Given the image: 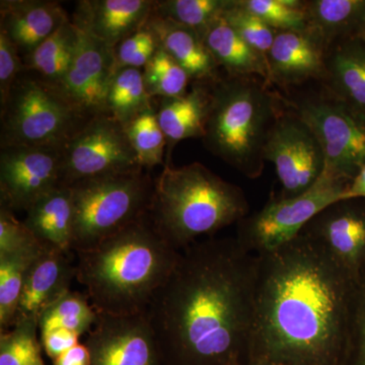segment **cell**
I'll return each mask as SVG.
<instances>
[{"label": "cell", "instance_id": "23", "mask_svg": "<svg viewBox=\"0 0 365 365\" xmlns=\"http://www.w3.org/2000/svg\"><path fill=\"white\" fill-rule=\"evenodd\" d=\"M334 44L326 59L332 95L365 115V41L349 37Z\"/></svg>", "mask_w": 365, "mask_h": 365}, {"label": "cell", "instance_id": "21", "mask_svg": "<svg viewBox=\"0 0 365 365\" xmlns=\"http://www.w3.org/2000/svg\"><path fill=\"white\" fill-rule=\"evenodd\" d=\"M208 83H196L191 91L179 97L160 98L155 106L170 153L184 139L203 138L211 102Z\"/></svg>", "mask_w": 365, "mask_h": 365}, {"label": "cell", "instance_id": "5", "mask_svg": "<svg viewBox=\"0 0 365 365\" xmlns=\"http://www.w3.org/2000/svg\"><path fill=\"white\" fill-rule=\"evenodd\" d=\"M277 119L275 98L256 79H216L211 88L204 146L244 176L257 179L263 173L266 143Z\"/></svg>", "mask_w": 365, "mask_h": 365}, {"label": "cell", "instance_id": "30", "mask_svg": "<svg viewBox=\"0 0 365 365\" xmlns=\"http://www.w3.org/2000/svg\"><path fill=\"white\" fill-rule=\"evenodd\" d=\"M232 4V0H162L155 1L153 14L192 29L201 37Z\"/></svg>", "mask_w": 365, "mask_h": 365}, {"label": "cell", "instance_id": "2", "mask_svg": "<svg viewBox=\"0 0 365 365\" xmlns=\"http://www.w3.org/2000/svg\"><path fill=\"white\" fill-rule=\"evenodd\" d=\"M256 273L257 255L235 237L182 250L146 311L167 365L247 362Z\"/></svg>", "mask_w": 365, "mask_h": 365}, {"label": "cell", "instance_id": "15", "mask_svg": "<svg viewBox=\"0 0 365 365\" xmlns=\"http://www.w3.org/2000/svg\"><path fill=\"white\" fill-rule=\"evenodd\" d=\"M78 34L73 61L59 86L88 117L108 114V93L116 72L114 50L81 29Z\"/></svg>", "mask_w": 365, "mask_h": 365}, {"label": "cell", "instance_id": "25", "mask_svg": "<svg viewBox=\"0 0 365 365\" xmlns=\"http://www.w3.org/2000/svg\"><path fill=\"white\" fill-rule=\"evenodd\" d=\"M309 28L331 43L356 37L365 14V0H311L304 1Z\"/></svg>", "mask_w": 365, "mask_h": 365}, {"label": "cell", "instance_id": "26", "mask_svg": "<svg viewBox=\"0 0 365 365\" xmlns=\"http://www.w3.org/2000/svg\"><path fill=\"white\" fill-rule=\"evenodd\" d=\"M78 40V26L71 20L66 21L30 55L24 57L26 71L54 85H61L73 61Z\"/></svg>", "mask_w": 365, "mask_h": 365}, {"label": "cell", "instance_id": "27", "mask_svg": "<svg viewBox=\"0 0 365 365\" xmlns=\"http://www.w3.org/2000/svg\"><path fill=\"white\" fill-rule=\"evenodd\" d=\"M153 107L144 83L143 69L125 67L115 72L107 97V113L125 127Z\"/></svg>", "mask_w": 365, "mask_h": 365}, {"label": "cell", "instance_id": "7", "mask_svg": "<svg viewBox=\"0 0 365 365\" xmlns=\"http://www.w3.org/2000/svg\"><path fill=\"white\" fill-rule=\"evenodd\" d=\"M155 180L141 169L83 180L71 185L74 222L72 250L86 251L148 215Z\"/></svg>", "mask_w": 365, "mask_h": 365}, {"label": "cell", "instance_id": "12", "mask_svg": "<svg viewBox=\"0 0 365 365\" xmlns=\"http://www.w3.org/2000/svg\"><path fill=\"white\" fill-rule=\"evenodd\" d=\"M63 148L9 146L0 148V207L28 211L61 186Z\"/></svg>", "mask_w": 365, "mask_h": 365}, {"label": "cell", "instance_id": "8", "mask_svg": "<svg viewBox=\"0 0 365 365\" xmlns=\"http://www.w3.org/2000/svg\"><path fill=\"white\" fill-rule=\"evenodd\" d=\"M350 182L324 173L306 193L273 198L261 210L237 222V241L249 253L262 255L287 244L307 223L337 201L344 200Z\"/></svg>", "mask_w": 365, "mask_h": 365}, {"label": "cell", "instance_id": "32", "mask_svg": "<svg viewBox=\"0 0 365 365\" xmlns=\"http://www.w3.org/2000/svg\"><path fill=\"white\" fill-rule=\"evenodd\" d=\"M39 322L21 319L0 335V365H45L38 339Z\"/></svg>", "mask_w": 365, "mask_h": 365}, {"label": "cell", "instance_id": "31", "mask_svg": "<svg viewBox=\"0 0 365 365\" xmlns=\"http://www.w3.org/2000/svg\"><path fill=\"white\" fill-rule=\"evenodd\" d=\"M141 167L148 170L163 165L167 138L158 123L155 105L125 127Z\"/></svg>", "mask_w": 365, "mask_h": 365}, {"label": "cell", "instance_id": "4", "mask_svg": "<svg viewBox=\"0 0 365 365\" xmlns=\"http://www.w3.org/2000/svg\"><path fill=\"white\" fill-rule=\"evenodd\" d=\"M248 212L242 190L202 163L173 167L167 163L155 179L148 216L163 239L182 251L198 237H212L239 222Z\"/></svg>", "mask_w": 365, "mask_h": 365}, {"label": "cell", "instance_id": "41", "mask_svg": "<svg viewBox=\"0 0 365 365\" xmlns=\"http://www.w3.org/2000/svg\"><path fill=\"white\" fill-rule=\"evenodd\" d=\"M54 365H90L91 356L85 344H76L53 360Z\"/></svg>", "mask_w": 365, "mask_h": 365}, {"label": "cell", "instance_id": "35", "mask_svg": "<svg viewBox=\"0 0 365 365\" xmlns=\"http://www.w3.org/2000/svg\"><path fill=\"white\" fill-rule=\"evenodd\" d=\"M223 18L245 42L267 59L277 31L244 9L239 0H232V6L223 14Z\"/></svg>", "mask_w": 365, "mask_h": 365}, {"label": "cell", "instance_id": "40", "mask_svg": "<svg viewBox=\"0 0 365 365\" xmlns=\"http://www.w3.org/2000/svg\"><path fill=\"white\" fill-rule=\"evenodd\" d=\"M78 334L66 329H53L41 334V344L52 360L78 344Z\"/></svg>", "mask_w": 365, "mask_h": 365}, {"label": "cell", "instance_id": "37", "mask_svg": "<svg viewBox=\"0 0 365 365\" xmlns=\"http://www.w3.org/2000/svg\"><path fill=\"white\" fill-rule=\"evenodd\" d=\"M343 365H365V267L356 279L351 328Z\"/></svg>", "mask_w": 365, "mask_h": 365}, {"label": "cell", "instance_id": "36", "mask_svg": "<svg viewBox=\"0 0 365 365\" xmlns=\"http://www.w3.org/2000/svg\"><path fill=\"white\" fill-rule=\"evenodd\" d=\"M158 47L157 36L145 23L115 48L116 71L125 67L143 69L158 51Z\"/></svg>", "mask_w": 365, "mask_h": 365}, {"label": "cell", "instance_id": "20", "mask_svg": "<svg viewBox=\"0 0 365 365\" xmlns=\"http://www.w3.org/2000/svg\"><path fill=\"white\" fill-rule=\"evenodd\" d=\"M146 25L157 36L158 44L195 83L217 78L218 64L204 45L198 33L169 19L151 14Z\"/></svg>", "mask_w": 365, "mask_h": 365}, {"label": "cell", "instance_id": "33", "mask_svg": "<svg viewBox=\"0 0 365 365\" xmlns=\"http://www.w3.org/2000/svg\"><path fill=\"white\" fill-rule=\"evenodd\" d=\"M143 73L146 91L153 98L185 95L191 81L189 74L160 46Z\"/></svg>", "mask_w": 365, "mask_h": 365}, {"label": "cell", "instance_id": "43", "mask_svg": "<svg viewBox=\"0 0 365 365\" xmlns=\"http://www.w3.org/2000/svg\"><path fill=\"white\" fill-rule=\"evenodd\" d=\"M356 37H359L360 39L365 41V14L364 19H362L361 24H360Z\"/></svg>", "mask_w": 365, "mask_h": 365}, {"label": "cell", "instance_id": "14", "mask_svg": "<svg viewBox=\"0 0 365 365\" xmlns=\"http://www.w3.org/2000/svg\"><path fill=\"white\" fill-rule=\"evenodd\" d=\"M302 232L321 242L334 260L357 279L365 267V200L344 199L314 216Z\"/></svg>", "mask_w": 365, "mask_h": 365}, {"label": "cell", "instance_id": "39", "mask_svg": "<svg viewBox=\"0 0 365 365\" xmlns=\"http://www.w3.org/2000/svg\"><path fill=\"white\" fill-rule=\"evenodd\" d=\"M25 71V63L18 48L0 31V105L6 102L14 81Z\"/></svg>", "mask_w": 365, "mask_h": 365}, {"label": "cell", "instance_id": "11", "mask_svg": "<svg viewBox=\"0 0 365 365\" xmlns=\"http://www.w3.org/2000/svg\"><path fill=\"white\" fill-rule=\"evenodd\" d=\"M282 185L281 198L302 195L323 176L325 155L313 130L297 115L278 117L264 153Z\"/></svg>", "mask_w": 365, "mask_h": 365}, {"label": "cell", "instance_id": "10", "mask_svg": "<svg viewBox=\"0 0 365 365\" xmlns=\"http://www.w3.org/2000/svg\"><path fill=\"white\" fill-rule=\"evenodd\" d=\"M141 168L124 125L111 115H97L64 146L61 185Z\"/></svg>", "mask_w": 365, "mask_h": 365}, {"label": "cell", "instance_id": "1", "mask_svg": "<svg viewBox=\"0 0 365 365\" xmlns=\"http://www.w3.org/2000/svg\"><path fill=\"white\" fill-rule=\"evenodd\" d=\"M356 279L302 232L257 255L247 365H343Z\"/></svg>", "mask_w": 365, "mask_h": 365}, {"label": "cell", "instance_id": "38", "mask_svg": "<svg viewBox=\"0 0 365 365\" xmlns=\"http://www.w3.org/2000/svg\"><path fill=\"white\" fill-rule=\"evenodd\" d=\"M41 245L25 222L19 220L13 211L0 207V255L16 253Z\"/></svg>", "mask_w": 365, "mask_h": 365}, {"label": "cell", "instance_id": "17", "mask_svg": "<svg viewBox=\"0 0 365 365\" xmlns=\"http://www.w3.org/2000/svg\"><path fill=\"white\" fill-rule=\"evenodd\" d=\"M73 279H76V264L72 254L44 247L26 273L16 322L21 319L39 322L48 307L71 292Z\"/></svg>", "mask_w": 365, "mask_h": 365}, {"label": "cell", "instance_id": "29", "mask_svg": "<svg viewBox=\"0 0 365 365\" xmlns=\"http://www.w3.org/2000/svg\"><path fill=\"white\" fill-rule=\"evenodd\" d=\"M97 319L98 313L88 295L71 290L41 314L39 330L42 334L53 329H66L81 337L90 332Z\"/></svg>", "mask_w": 365, "mask_h": 365}, {"label": "cell", "instance_id": "16", "mask_svg": "<svg viewBox=\"0 0 365 365\" xmlns=\"http://www.w3.org/2000/svg\"><path fill=\"white\" fill-rule=\"evenodd\" d=\"M153 0H81L72 23L114 50L145 25L153 13Z\"/></svg>", "mask_w": 365, "mask_h": 365}, {"label": "cell", "instance_id": "6", "mask_svg": "<svg viewBox=\"0 0 365 365\" xmlns=\"http://www.w3.org/2000/svg\"><path fill=\"white\" fill-rule=\"evenodd\" d=\"M0 118V148H64L91 119L59 86L26 69L14 81L1 104Z\"/></svg>", "mask_w": 365, "mask_h": 365}, {"label": "cell", "instance_id": "22", "mask_svg": "<svg viewBox=\"0 0 365 365\" xmlns=\"http://www.w3.org/2000/svg\"><path fill=\"white\" fill-rule=\"evenodd\" d=\"M24 222L43 246L74 253V208L71 187L61 185L39 199L26 211Z\"/></svg>", "mask_w": 365, "mask_h": 365}, {"label": "cell", "instance_id": "24", "mask_svg": "<svg viewBox=\"0 0 365 365\" xmlns=\"http://www.w3.org/2000/svg\"><path fill=\"white\" fill-rule=\"evenodd\" d=\"M201 38L216 63L225 67L230 76H259L271 81L268 60L245 42L223 16Z\"/></svg>", "mask_w": 365, "mask_h": 365}, {"label": "cell", "instance_id": "34", "mask_svg": "<svg viewBox=\"0 0 365 365\" xmlns=\"http://www.w3.org/2000/svg\"><path fill=\"white\" fill-rule=\"evenodd\" d=\"M239 4L250 13L275 31L309 30L304 1L299 0H239Z\"/></svg>", "mask_w": 365, "mask_h": 365}, {"label": "cell", "instance_id": "18", "mask_svg": "<svg viewBox=\"0 0 365 365\" xmlns=\"http://www.w3.org/2000/svg\"><path fill=\"white\" fill-rule=\"evenodd\" d=\"M326 47L311 29L278 31L267 57L271 81L295 85L327 78Z\"/></svg>", "mask_w": 365, "mask_h": 365}, {"label": "cell", "instance_id": "3", "mask_svg": "<svg viewBox=\"0 0 365 365\" xmlns=\"http://www.w3.org/2000/svg\"><path fill=\"white\" fill-rule=\"evenodd\" d=\"M76 255V280L96 312L128 316L148 311L181 251L163 239L148 215Z\"/></svg>", "mask_w": 365, "mask_h": 365}, {"label": "cell", "instance_id": "9", "mask_svg": "<svg viewBox=\"0 0 365 365\" xmlns=\"http://www.w3.org/2000/svg\"><path fill=\"white\" fill-rule=\"evenodd\" d=\"M325 155V174L352 182L365 167V115L336 97L307 98L295 105Z\"/></svg>", "mask_w": 365, "mask_h": 365}, {"label": "cell", "instance_id": "28", "mask_svg": "<svg viewBox=\"0 0 365 365\" xmlns=\"http://www.w3.org/2000/svg\"><path fill=\"white\" fill-rule=\"evenodd\" d=\"M44 246L0 255V329L13 328L29 268Z\"/></svg>", "mask_w": 365, "mask_h": 365}, {"label": "cell", "instance_id": "44", "mask_svg": "<svg viewBox=\"0 0 365 365\" xmlns=\"http://www.w3.org/2000/svg\"><path fill=\"white\" fill-rule=\"evenodd\" d=\"M225 365H245V364H242V362H240V361H235V362H230V364H225Z\"/></svg>", "mask_w": 365, "mask_h": 365}, {"label": "cell", "instance_id": "13", "mask_svg": "<svg viewBox=\"0 0 365 365\" xmlns=\"http://www.w3.org/2000/svg\"><path fill=\"white\" fill-rule=\"evenodd\" d=\"M90 365H167L148 313L98 314L86 336Z\"/></svg>", "mask_w": 365, "mask_h": 365}, {"label": "cell", "instance_id": "45", "mask_svg": "<svg viewBox=\"0 0 365 365\" xmlns=\"http://www.w3.org/2000/svg\"><path fill=\"white\" fill-rule=\"evenodd\" d=\"M254 365H276V364H267V362H260V364H256Z\"/></svg>", "mask_w": 365, "mask_h": 365}, {"label": "cell", "instance_id": "42", "mask_svg": "<svg viewBox=\"0 0 365 365\" xmlns=\"http://www.w3.org/2000/svg\"><path fill=\"white\" fill-rule=\"evenodd\" d=\"M351 198H361L365 200V167L348 186L344 199Z\"/></svg>", "mask_w": 365, "mask_h": 365}, {"label": "cell", "instance_id": "19", "mask_svg": "<svg viewBox=\"0 0 365 365\" xmlns=\"http://www.w3.org/2000/svg\"><path fill=\"white\" fill-rule=\"evenodd\" d=\"M69 20L66 9L58 1H0V31L16 46L23 58Z\"/></svg>", "mask_w": 365, "mask_h": 365}]
</instances>
